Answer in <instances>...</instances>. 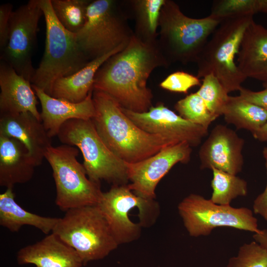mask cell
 Returning a JSON list of instances; mask_svg holds the SVG:
<instances>
[{
	"label": "cell",
	"mask_w": 267,
	"mask_h": 267,
	"mask_svg": "<svg viewBox=\"0 0 267 267\" xmlns=\"http://www.w3.org/2000/svg\"><path fill=\"white\" fill-rule=\"evenodd\" d=\"M200 84V81L197 77L178 71L168 76L160 84V87L171 91L187 93L191 88Z\"/></svg>",
	"instance_id": "4dcf8cb0"
},
{
	"label": "cell",
	"mask_w": 267,
	"mask_h": 267,
	"mask_svg": "<svg viewBox=\"0 0 267 267\" xmlns=\"http://www.w3.org/2000/svg\"><path fill=\"white\" fill-rule=\"evenodd\" d=\"M59 218L41 216L26 211L16 203L13 188H6L0 194V225L11 232H17L23 226L30 225L47 235L52 232Z\"/></svg>",
	"instance_id": "603a6c76"
},
{
	"label": "cell",
	"mask_w": 267,
	"mask_h": 267,
	"mask_svg": "<svg viewBox=\"0 0 267 267\" xmlns=\"http://www.w3.org/2000/svg\"><path fill=\"white\" fill-rule=\"evenodd\" d=\"M55 16L69 31L77 33L87 21L88 7L91 1L88 0H50Z\"/></svg>",
	"instance_id": "484cf974"
},
{
	"label": "cell",
	"mask_w": 267,
	"mask_h": 267,
	"mask_svg": "<svg viewBox=\"0 0 267 267\" xmlns=\"http://www.w3.org/2000/svg\"><path fill=\"white\" fill-rule=\"evenodd\" d=\"M253 15L238 16L221 21L196 61L198 78L214 75L228 93L241 89L247 79L235 62L244 33Z\"/></svg>",
	"instance_id": "277c9868"
},
{
	"label": "cell",
	"mask_w": 267,
	"mask_h": 267,
	"mask_svg": "<svg viewBox=\"0 0 267 267\" xmlns=\"http://www.w3.org/2000/svg\"><path fill=\"white\" fill-rule=\"evenodd\" d=\"M111 0L91 1L83 27L76 34L77 41L90 61L126 44L129 36Z\"/></svg>",
	"instance_id": "8fae6325"
},
{
	"label": "cell",
	"mask_w": 267,
	"mask_h": 267,
	"mask_svg": "<svg viewBox=\"0 0 267 267\" xmlns=\"http://www.w3.org/2000/svg\"><path fill=\"white\" fill-rule=\"evenodd\" d=\"M257 12L267 14V0H257Z\"/></svg>",
	"instance_id": "74e56055"
},
{
	"label": "cell",
	"mask_w": 267,
	"mask_h": 267,
	"mask_svg": "<svg viewBox=\"0 0 267 267\" xmlns=\"http://www.w3.org/2000/svg\"><path fill=\"white\" fill-rule=\"evenodd\" d=\"M226 267H267V250L255 241L245 243L237 256L229 259Z\"/></svg>",
	"instance_id": "f1b7e54d"
},
{
	"label": "cell",
	"mask_w": 267,
	"mask_h": 267,
	"mask_svg": "<svg viewBox=\"0 0 267 267\" xmlns=\"http://www.w3.org/2000/svg\"><path fill=\"white\" fill-rule=\"evenodd\" d=\"M36 165L27 148L18 140L0 134V185L13 188L30 181Z\"/></svg>",
	"instance_id": "ffe728a7"
},
{
	"label": "cell",
	"mask_w": 267,
	"mask_h": 267,
	"mask_svg": "<svg viewBox=\"0 0 267 267\" xmlns=\"http://www.w3.org/2000/svg\"><path fill=\"white\" fill-rule=\"evenodd\" d=\"M0 114L30 112L41 120L37 107V97L31 83L2 60L0 62Z\"/></svg>",
	"instance_id": "d6986e66"
},
{
	"label": "cell",
	"mask_w": 267,
	"mask_h": 267,
	"mask_svg": "<svg viewBox=\"0 0 267 267\" xmlns=\"http://www.w3.org/2000/svg\"><path fill=\"white\" fill-rule=\"evenodd\" d=\"M175 108L183 119L208 130L217 118L210 112L203 99L196 92L178 100Z\"/></svg>",
	"instance_id": "4316f807"
},
{
	"label": "cell",
	"mask_w": 267,
	"mask_h": 267,
	"mask_svg": "<svg viewBox=\"0 0 267 267\" xmlns=\"http://www.w3.org/2000/svg\"><path fill=\"white\" fill-rule=\"evenodd\" d=\"M0 134L13 137L27 148L36 166L42 164L51 137L42 121L30 112L0 114Z\"/></svg>",
	"instance_id": "2e32d148"
},
{
	"label": "cell",
	"mask_w": 267,
	"mask_h": 267,
	"mask_svg": "<svg viewBox=\"0 0 267 267\" xmlns=\"http://www.w3.org/2000/svg\"><path fill=\"white\" fill-rule=\"evenodd\" d=\"M191 146L185 142L164 147L141 161L128 163L129 188L137 195L155 199V189L161 179L176 164H186L190 159Z\"/></svg>",
	"instance_id": "4fadbf2b"
},
{
	"label": "cell",
	"mask_w": 267,
	"mask_h": 267,
	"mask_svg": "<svg viewBox=\"0 0 267 267\" xmlns=\"http://www.w3.org/2000/svg\"><path fill=\"white\" fill-rule=\"evenodd\" d=\"M184 227L192 237L207 236L218 227H230L259 233L258 220L251 210L213 203L203 196L190 194L178 205Z\"/></svg>",
	"instance_id": "30bf717a"
},
{
	"label": "cell",
	"mask_w": 267,
	"mask_h": 267,
	"mask_svg": "<svg viewBox=\"0 0 267 267\" xmlns=\"http://www.w3.org/2000/svg\"><path fill=\"white\" fill-rule=\"evenodd\" d=\"M97 206L119 245L137 239L141 227L152 225L160 211L154 199L137 195L128 184L113 185Z\"/></svg>",
	"instance_id": "52a82bcc"
},
{
	"label": "cell",
	"mask_w": 267,
	"mask_h": 267,
	"mask_svg": "<svg viewBox=\"0 0 267 267\" xmlns=\"http://www.w3.org/2000/svg\"><path fill=\"white\" fill-rule=\"evenodd\" d=\"M196 93L203 99L210 112L216 117L222 115L228 101V92L213 75L203 77L202 83Z\"/></svg>",
	"instance_id": "83f0119b"
},
{
	"label": "cell",
	"mask_w": 267,
	"mask_h": 267,
	"mask_svg": "<svg viewBox=\"0 0 267 267\" xmlns=\"http://www.w3.org/2000/svg\"><path fill=\"white\" fill-rule=\"evenodd\" d=\"M46 25L44 52L31 81L51 95L55 82L71 75L90 61L80 47L76 34L66 29L59 22L50 0H40Z\"/></svg>",
	"instance_id": "3957f363"
},
{
	"label": "cell",
	"mask_w": 267,
	"mask_h": 267,
	"mask_svg": "<svg viewBox=\"0 0 267 267\" xmlns=\"http://www.w3.org/2000/svg\"><path fill=\"white\" fill-rule=\"evenodd\" d=\"M92 99L95 115L91 121L98 134L108 148L125 162L141 161L165 147L177 144L162 135L141 129L109 94L93 90Z\"/></svg>",
	"instance_id": "7a4b0ae2"
},
{
	"label": "cell",
	"mask_w": 267,
	"mask_h": 267,
	"mask_svg": "<svg viewBox=\"0 0 267 267\" xmlns=\"http://www.w3.org/2000/svg\"><path fill=\"white\" fill-rule=\"evenodd\" d=\"M127 44L92 60L75 73L56 80L53 85L51 96L74 103L84 100L93 90L94 78L99 68L112 56L122 50Z\"/></svg>",
	"instance_id": "7402d4cb"
},
{
	"label": "cell",
	"mask_w": 267,
	"mask_h": 267,
	"mask_svg": "<svg viewBox=\"0 0 267 267\" xmlns=\"http://www.w3.org/2000/svg\"><path fill=\"white\" fill-rule=\"evenodd\" d=\"M263 85L265 89H267V83H263Z\"/></svg>",
	"instance_id": "f35d334b"
},
{
	"label": "cell",
	"mask_w": 267,
	"mask_h": 267,
	"mask_svg": "<svg viewBox=\"0 0 267 267\" xmlns=\"http://www.w3.org/2000/svg\"><path fill=\"white\" fill-rule=\"evenodd\" d=\"M165 2L164 0H145L140 2L145 27L151 35L156 33Z\"/></svg>",
	"instance_id": "1f68e13d"
},
{
	"label": "cell",
	"mask_w": 267,
	"mask_h": 267,
	"mask_svg": "<svg viewBox=\"0 0 267 267\" xmlns=\"http://www.w3.org/2000/svg\"><path fill=\"white\" fill-rule=\"evenodd\" d=\"M32 86L41 103V120L51 137L58 135L61 127L67 121L72 119L91 120L95 115L93 90L84 100L74 103L54 98L42 89Z\"/></svg>",
	"instance_id": "e0dca14e"
},
{
	"label": "cell",
	"mask_w": 267,
	"mask_h": 267,
	"mask_svg": "<svg viewBox=\"0 0 267 267\" xmlns=\"http://www.w3.org/2000/svg\"><path fill=\"white\" fill-rule=\"evenodd\" d=\"M79 149L63 144L50 147L46 159L52 171L56 187V205L60 210L96 205L103 192L100 183L90 180L83 164L78 160Z\"/></svg>",
	"instance_id": "ba28073f"
},
{
	"label": "cell",
	"mask_w": 267,
	"mask_h": 267,
	"mask_svg": "<svg viewBox=\"0 0 267 267\" xmlns=\"http://www.w3.org/2000/svg\"><path fill=\"white\" fill-rule=\"evenodd\" d=\"M13 5L10 3L0 6V49L6 46L9 37L10 20L13 12Z\"/></svg>",
	"instance_id": "d6a6232c"
},
{
	"label": "cell",
	"mask_w": 267,
	"mask_h": 267,
	"mask_svg": "<svg viewBox=\"0 0 267 267\" xmlns=\"http://www.w3.org/2000/svg\"><path fill=\"white\" fill-rule=\"evenodd\" d=\"M162 37L171 58L196 62L209 37L221 21L210 15L202 18L185 15L174 1H166L161 12Z\"/></svg>",
	"instance_id": "9c48e42d"
},
{
	"label": "cell",
	"mask_w": 267,
	"mask_h": 267,
	"mask_svg": "<svg viewBox=\"0 0 267 267\" xmlns=\"http://www.w3.org/2000/svg\"><path fill=\"white\" fill-rule=\"evenodd\" d=\"M245 140L233 130L219 124L210 132L199 151L201 170L215 168L237 175L244 164Z\"/></svg>",
	"instance_id": "9a60e30c"
},
{
	"label": "cell",
	"mask_w": 267,
	"mask_h": 267,
	"mask_svg": "<svg viewBox=\"0 0 267 267\" xmlns=\"http://www.w3.org/2000/svg\"><path fill=\"white\" fill-rule=\"evenodd\" d=\"M18 265L36 267H82L77 252L57 235L51 232L37 242L20 249L16 255Z\"/></svg>",
	"instance_id": "ac0fdd59"
},
{
	"label": "cell",
	"mask_w": 267,
	"mask_h": 267,
	"mask_svg": "<svg viewBox=\"0 0 267 267\" xmlns=\"http://www.w3.org/2000/svg\"><path fill=\"white\" fill-rule=\"evenodd\" d=\"M237 61L246 78L267 83V28L254 20L250 23L244 33Z\"/></svg>",
	"instance_id": "44dd1931"
},
{
	"label": "cell",
	"mask_w": 267,
	"mask_h": 267,
	"mask_svg": "<svg viewBox=\"0 0 267 267\" xmlns=\"http://www.w3.org/2000/svg\"><path fill=\"white\" fill-rule=\"evenodd\" d=\"M253 237L255 241L267 250V229H261L259 233H254Z\"/></svg>",
	"instance_id": "d590c367"
},
{
	"label": "cell",
	"mask_w": 267,
	"mask_h": 267,
	"mask_svg": "<svg viewBox=\"0 0 267 267\" xmlns=\"http://www.w3.org/2000/svg\"><path fill=\"white\" fill-rule=\"evenodd\" d=\"M263 154L265 160L267 175V146L264 148ZM253 208L255 214L261 215L267 221V182L264 191L255 199Z\"/></svg>",
	"instance_id": "e575fe53"
},
{
	"label": "cell",
	"mask_w": 267,
	"mask_h": 267,
	"mask_svg": "<svg viewBox=\"0 0 267 267\" xmlns=\"http://www.w3.org/2000/svg\"><path fill=\"white\" fill-rule=\"evenodd\" d=\"M52 232L77 252L84 266L104 259L119 246L97 205L67 210Z\"/></svg>",
	"instance_id": "5b68a950"
},
{
	"label": "cell",
	"mask_w": 267,
	"mask_h": 267,
	"mask_svg": "<svg viewBox=\"0 0 267 267\" xmlns=\"http://www.w3.org/2000/svg\"><path fill=\"white\" fill-rule=\"evenodd\" d=\"M57 136L63 144L75 146L81 151L83 165L90 180L98 183L104 180L113 185L127 184V163L105 145L91 120H70L61 127Z\"/></svg>",
	"instance_id": "8992f818"
},
{
	"label": "cell",
	"mask_w": 267,
	"mask_h": 267,
	"mask_svg": "<svg viewBox=\"0 0 267 267\" xmlns=\"http://www.w3.org/2000/svg\"><path fill=\"white\" fill-rule=\"evenodd\" d=\"M222 115L225 122L237 130L244 129L252 134L267 122V111L250 103L239 95L229 96Z\"/></svg>",
	"instance_id": "cb8c5ba5"
},
{
	"label": "cell",
	"mask_w": 267,
	"mask_h": 267,
	"mask_svg": "<svg viewBox=\"0 0 267 267\" xmlns=\"http://www.w3.org/2000/svg\"><path fill=\"white\" fill-rule=\"evenodd\" d=\"M122 108L124 113L144 131L162 135L176 143L185 142L195 147L208 134V129L183 119L162 104L152 106L142 113Z\"/></svg>",
	"instance_id": "5bb4252c"
},
{
	"label": "cell",
	"mask_w": 267,
	"mask_h": 267,
	"mask_svg": "<svg viewBox=\"0 0 267 267\" xmlns=\"http://www.w3.org/2000/svg\"><path fill=\"white\" fill-rule=\"evenodd\" d=\"M252 135L256 139L260 141H267V122Z\"/></svg>",
	"instance_id": "8d00e7d4"
},
{
	"label": "cell",
	"mask_w": 267,
	"mask_h": 267,
	"mask_svg": "<svg viewBox=\"0 0 267 267\" xmlns=\"http://www.w3.org/2000/svg\"><path fill=\"white\" fill-rule=\"evenodd\" d=\"M257 13V0H218L213 2L210 15L221 21L230 17Z\"/></svg>",
	"instance_id": "f546056e"
},
{
	"label": "cell",
	"mask_w": 267,
	"mask_h": 267,
	"mask_svg": "<svg viewBox=\"0 0 267 267\" xmlns=\"http://www.w3.org/2000/svg\"><path fill=\"white\" fill-rule=\"evenodd\" d=\"M161 62L160 54L149 42L132 36L125 47L99 68L93 90L109 94L124 108L147 112L152 106L153 97L147 81Z\"/></svg>",
	"instance_id": "6da1fadb"
},
{
	"label": "cell",
	"mask_w": 267,
	"mask_h": 267,
	"mask_svg": "<svg viewBox=\"0 0 267 267\" xmlns=\"http://www.w3.org/2000/svg\"><path fill=\"white\" fill-rule=\"evenodd\" d=\"M239 91L243 99L267 111V89L254 91L242 87Z\"/></svg>",
	"instance_id": "836d02e7"
},
{
	"label": "cell",
	"mask_w": 267,
	"mask_h": 267,
	"mask_svg": "<svg viewBox=\"0 0 267 267\" xmlns=\"http://www.w3.org/2000/svg\"><path fill=\"white\" fill-rule=\"evenodd\" d=\"M213 172L211 187L213 192L210 199L213 203L230 205L232 200L247 194V183L237 175L219 170L211 169Z\"/></svg>",
	"instance_id": "d4e9b609"
},
{
	"label": "cell",
	"mask_w": 267,
	"mask_h": 267,
	"mask_svg": "<svg viewBox=\"0 0 267 267\" xmlns=\"http://www.w3.org/2000/svg\"><path fill=\"white\" fill-rule=\"evenodd\" d=\"M42 15L40 0H30L13 10L10 20L8 43L0 51V60L9 64L30 83L36 70L32 58L38 24Z\"/></svg>",
	"instance_id": "7c38bea8"
}]
</instances>
